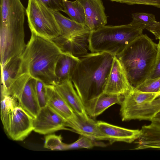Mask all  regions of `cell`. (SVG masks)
I'll list each match as a JSON object with an SVG mask.
<instances>
[{"label":"cell","instance_id":"1","mask_svg":"<svg viewBox=\"0 0 160 160\" xmlns=\"http://www.w3.org/2000/svg\"><path fill=\"white\" fill-rule=\"evenodd\" d=\"M63 52L54 40L31 32L30 38L20 57L16 76L27 73L46 84L57 85L56 68Z\"/></svg>","mask_w":160,"mask_h":160},{"label":"cell","instance_id":"2","mask_svg":"<svg viewBox=\"0 0 160 160\" xmlns=\"http://www.w3.org/2000/svg\"><path fill=\"white\" fill-rule=\"evenodd\" d=\"M114 56L106 52H91L79 58L71 80L84 104L103 92Z\"/></svg>","mask_w":160,"mask_h":160},{"label":"cell","instance_id":"3","mask_svg":"<svg viewBox=\"0 0 160 160\" xmlns=\"http://www.w3.org/2000/svg\"><path fill=\"white\" fill-rule=\"evenodd\" d=\"M158 47L146 34L130 43L117 57L126 71L131 84L136 88L150 75L156 61Z\"/></svg>","mask_w":160,"mask_h":160},{"label":"cell","instance_id":"4","mask_svg":"<svg viewBox=\"0 0 160 160\" xmlns=\"http://www.w3.org/2000/svg\"><path fill=\"white\" fill-rule=\"evenodd\" d=\"M145 26L132 21L119 25H105L91 32L89 51L104 52L114 56L121 52L132 42L142 34Z\"/></svg>","mask_w":160,"mask_h":160},{"label":"cell","instance_id":"5","mask_svg":"<svg viewBox=\"0 0 160 160\" xmlns=\"http://www.w3.org/2000/svg\"><path fill=\"white\" fill-rule=\"evenodd\" d=\"M54 12L40 0H28L26 15L31 32L52 40L59 36L60 31Z\"/></svg>","mask_w":160,"mask_h":160},{"label":"cell","instance_id":"6","mask_svg":"<svg viewBox=\"0 0 160 160\" xmlns=\"http://www.w3.org/2000/svg\"><path fill=\"white\" fill-rule=\"evenodd\" d=\"M36 79L29 74H20L15 77L6 94L16 99L19 105L34 118L41 108L36 92Z\"/></svg>","mask_w":160,"mask_h":160},{"label":"cell","instance_id":"7","mask_svg":"<svg viewBox=\"0 0 160 160\" xmlns=\"http://www.w3.org/2000/svg\"><path fill=\"white\" fill-rule=\"evenodd\" d=\"M34 130L39 134H51L60 130L74 132L68 122L48 105L41 108L33 119Z\"/></svg>","mask_w":160,"mask_h":160},{"label":"cell","instance_id":"8","mask_svg":"<svg viewBox=\"0 0 160 160\" xmlns=\"http://www.w3.org/2000/svg\"><path fill=\"white\" fill-rule=\"evenodd\" d=\"M34 118L18 105L13 112L7 135L14 141H23L34 130Z\"/></svg>","mask_w":160,"mask_h":160},{"label":"cell","instance_id":"9","mask_svg":"<svg viewBox=\"0 0 160 160\" xmlns=\"http://www.w3.org/2000/svg\"><path fill=\"white\" fill-rule=\"evenodd\" d=\"M132 86L123 65L117 57L114 56L103 92L123 95L131 89Z\"/></svg>","mask_w":160,"mask_h":160},{"label":"cell","instance_id":"10","mask_svg":"<svg viewBox=\"0 0 160 160\" xmlns=\"http://www.w3.org/2000/svg\"><path fill=\"white\" fill-rule=\"evenodd\" d=\"M83 6L85 13V24L93 32L105 26L107 17L102 0H77Z\"/></svg>","mask_w":160,"mask_h":160},{"label":"cell","instance_id":"11","mask_svg":"<svg viewBox=\"0 0 160 160\" xmlns=\"http://www.w3.org/2000/svg\"><path fill=\"white\" fill-rule=\"evenodd\" d=\"M160 112V94L152 101L120 111L122 121L132 120L151 121Z\"/></svg>","mask_w":160,"mask_h":160},{"label":"cell","instance_id":"12","mask_svg":"<svg viewBox=\"0 0 160 160\" xmlns=\"http://www.w3.org/2000/svg\"><path fill=\"white\" fill-rule=\"evenodd\" d=\"M97 124L110 144L118 142L131 143L137 140L142 133L141 130L128 129L102 121H97Z\"/></svg>","mask_w":160,"mask_h":160},{"label":"cell","instance_id":"13","mask_svg":"<svg viewBox=\"0 0 160 160\" xmlns=\"http://www.w3.org/2000/svg\"><path fill=\"white\" fill-rule=\"evenodd\" d=\"M91 31L82 33L69 38L61 36L53 40L63 52H68L80 58L89 53V38Z\"/></svg>","mask_w":160,"mask_h":160},{"label":"cell","instance_id":"14","mask_svg":"<svg viewBox=\"0 0 160 160\" xmlns=\"http://www.w3.org/2000/svg\"><path fill=\"white\" fill-rule=\"evenodd\" d=\"M47 105L69 124L70 128L77 117L75 113L58 93L55 86L46 84Z\"/></svg>","mask_w":160,"mask_h":160},{"label":"cell","instance_id":"15","mask_svg":"<svg viewBox=\"0 0 160 160\" xmlns=\"http://www.w3.org/2000/svg\"><path fill=\"white\" fill-rule=\"evenodd\" d=\"M55 86L58 93L75 113L85 119L90 118L87 114L84 104L74 88L71 80L60 83Z\"/></svg>","mask_w":160,"mask_h":160},{"label":"cell","instance_id":"16","mask_svg":"<svg viewBox=\"0 0 160 160\" xmlns=\"http://www.w3.org/2000/svg\"><path fill=\"white\" fill-rule=\"evenodd\" d=\"M123 95L106 93L104 92L89 99L84 104L88 115L94 118L102 113L110 107L120 104Z\"/></svg>","mask_w":160,"mask_h":160},{"label":"cell","instance_id":"17","mask_svg":"<svg viewBox=\"0 0 160 160\" xmlns=\"http://www.w3.org/2000/svg\"><path fill=\"white\" fill-rule=\"evenodd\" d=\"M141 130V134L135 142L137 147L133 149H160V122L151 121Z\"/></svg>","mask_w":160,"mask_h":160},{"label":"cell","instance_id":"18","mask_svg":"<svg viewBox=\"0 0 160 160\" xmlns=\"http://www.w3.org/2000/svg\"><path fill=\"white\" fill-rule=\"evenodd\" d=\"M77 117L71 126L74 132L95 141H107L106 136L98 127L97 121L90 118H83L77 114Z\"/></svg>","mask_w":160,"mask_h":160},{"label":"cell","instance_id":"19","mask_svg":"<svg viewBox=\"0 0 160 160\" xmlns=\"http://www.w3.org/2000/svg\"><path fill=\"white\" fill-rule=\"evenodd\" d=\"M79 58L71 53L63 52L57 63L55 74L58 84L71 80L73 71Z\"/></svg>","mask_w":160,"mask_h":160},{"label":"cell","instance_id":"20","mask_svg":"<svg viewBox=\"0 0 160 160\" xmlns=\"http://www.w3.org/2000/svg\"><path fill=\"white\" fill-rule=\"evenodd\" d=\"M54 15L62 38H69L85 32L91 31L85 24L78 23L62 15L59 11H55Z\"/></svg>","mask_w":160,"mask_h":160},{"label":"cell","instance_id":"21","mask_svg":"<svg viewBox=\"0 0 160 160\" xmlns=\"http://www.w3.org/2000/svg\"><path fill=\"white\" fill-rule=\"evenodd\" d=\"M20 57L13 58L4 65H1V99L6 96L7 90L17 75Z\"/></svg>","mask_w":160,"mask_h":160},{"label":"cell","instance_id":"22","mask_svg":"<svg viewBox=\"0 0 160 160\" xmlns=\"http://www.w3.org/2000/svg\"><path fill=\"white\" fill-rule=\"evenodd\" d=\"M19 105L18 100L13 97L8 95L1 99V118L3 128L7 134L15 108Z\"/></svg>","mask_w":160,"mask_h":160},{"label":"cell","instance_id":"23","mask_svg":"<svg viewBox=\"0 0 160 160\" xmlns=\"http://www.w3.org/2000/svg\"><path fill=\"white\" fill-rule=\"evenodd\" d=\"M63 12L72 20L80 23L85 24V16L84 8L77 0L71 1L63 0Z\"/></svg>","mask_w":160,"mask_h":160},{"label":"cell","instance_id":"24","mask_svg":"<svg viewBox=\"0 0 160 160\" xmlns=\"http://www.w3.org/2000/svg\"><path fill=\"white\" fill-rule=\"evenodd\" d=\"M104 143L97 142L85 136L80 135L75 142L69 144H66L65 150L85 148L90 149L94 146L105 147Z\"/></svg>","mask_w":160,"mask_h":160},{"label":"cell","instance_id":"25","mask_svg":"<svg viewBox=\"0 0 160 160\" xmlns=\"http://www.w3.org/2000/svg\"><path fill=\"white\" fill-rule=\"evenodd\" d=\"M66 144L62 142L61 135L48 134L45 137L44 148L51 150H65Z\"/></svg>","mask_w":160,"mask_h":160},{"label":"cell","instance_id":"26","mask_svg":"<svg viewBox=\"0 0 160 160\" xmlns=\"http://www.w3.org/2000/svg\"><path fill=\"white\" fill-rule=\"evenodd\" d=\"M136 88L144 92L157 93L160 90V77L147 79Z\"/></svg>","mask_w":160,"mask_h":160},{"label":"cell","instance_id":"27","mask_svg":"<svg viewBox=\"0 0 160 160\" xmlns=\"http://www.w3.org/2000/svg\"><path fill=\"white\" fill-rule=\"evenodd\" d=\"M132 21L144 25L146 29L156 21L155 16L151 13L136 12L132 14Z\"/></svg>","mask_w":160,"mask_h":160},{"label":"cell","instance_id":"28","mask_svg":"<svg viewBox=\"0 0 160 160\" xmlns=\"http://www.w3.org/2000/svg\"><path fill=\"white\" fill-rule=\"evenodd\" d=\"M35 90L38 101L41 108L47 105L46 84L36 79Z\"/></svg>","mask_w":160,"mask_h":160},{"label":"cell","instance_id":"29","mask_svg":"<svg viewBox=\"0 0 160 160\" xmlns=\"http://www.w3.org/2000/svg\"><path fill=\"white\" fill-rule=\"evenodd\" d=\"M128 5L140 4L153 6L160 8V0H108Z\"/></svg>","mask_w":160,"mask_h":160},{"label":"cell","instance_id":"30","mask_svg":"<svg viewBox=\"0 0 160 160\" xmlns=\"http://www.w3.org/2000/svg\"><path fill=\"white\" fill-rule=\"evenodd\" d=\"M43 4L49 9L54 12H63V0H40Z\"/></svg>","mask_w":160,"mask_h":160},{"label":"cell","instance_id":"31","mask_svg":"<svg viewBox=\"0 0 160 160\" xmlns=\"http://www.w3.org/2000/svg\"><path fill=\"white\" fill-rule=\"evenodd\" d=\"M159 77H160V49L158 48L154 65L147 79H152Z\"/></svg>","mask_w":160,"mask_h":160},{"label":"cell","instance_id":"32","mask_svg":"<svg viewBox=\"0 0 160 160\" xmlns=\"http://www.w3.org/2000/svg\"><path fill=\"white\" fill-rule=\"evenodd\" d=\"M146 29L155 36L156 39L159 40L157 44L158 48L160 49V22L156 21Z\"/></svg>","mask_w":160,"mask_h":160},{"label":"cell","instance_id":"33","mask_svg":"<svg viewBox=\"0 0 160 160\" xmlns=\"http://www.w3.org/2000/svg\"><path fill=\"white\" fill-rule=\"evenodd\" d=\"M160 122V116H157L155 117L151 121Z\"/></svg>","mask_w":160,"mask_h":160},{"label":"cell","instance_id":"34","mask_svg":"<svg viewBox=\"0 0 160 160\" xmlns=\"http://www.w3.org/2000/svg\"><path fill=\"white\" fill-rule=\"evenodd\" d=\"M160 116V112H158L156 116Z\"/></svg>","mask_w":160,"mask_h":160},{"label":"cell","instance_id":"35","mask_svg":"<svg viewBox=\"0 0 160 160\" xmlns=\"http://www.w3.org/2000/svg\"><path fill=\"white\" fill-rule=\"evenodd\" d=\"M160 94V90L157 93V95L159 94Z\"/></svg>","mask_w":160,"mask_h":160}]
</instances>
